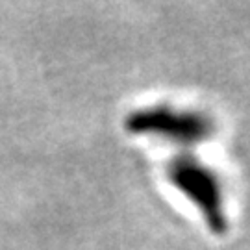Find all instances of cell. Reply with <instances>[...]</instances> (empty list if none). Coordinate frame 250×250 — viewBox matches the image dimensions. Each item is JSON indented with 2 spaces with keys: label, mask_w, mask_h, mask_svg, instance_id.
Returning a JSON list of instances; mask_svg holds the SVG:
<instances>
[{
  "label": "cell",
  "mask_w": 250,
  "mask_h": 250,
  "mask_svg": "<svg viewBox=\"0 0 250 250\" xmlns=\"http://www.w3.org/2000/svg\"><path fill=\"white\" fill-rule=\"evenodd\" d=\"M123 128L132 137L160 141L178 152H195L217 135V123L211 113L165 100L130 109L123 119Z\"/></svg>",
  "instance_id": "cell-1"
},
{
  "label": "cell",
  "mask_w": 250,
  "mask_h": 250,
  "mask_svg": "<svg viewBox=\"0 0 250 250\" xmlns=\"http://www.w3.org/2000/svg\"><path fill=\"white\" fill-rule=\"evenodd\" d=\"M163 174L170 188L200 217L206 230L223 237L230 230L228 198L221 172L195 152H176L170 156Z\"/></svg>",
  "instance_id": "cell-2"
}]
</instances>
